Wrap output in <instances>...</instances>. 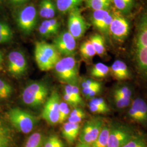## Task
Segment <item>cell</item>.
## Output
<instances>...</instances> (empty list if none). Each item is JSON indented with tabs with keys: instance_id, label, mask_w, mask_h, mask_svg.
<instances>
[{
	"instance_id": "cell-31",
	"label": "cell",
	"mask_w": 147,
	"mask_h": 147,
	"mask_svg": "<svg viewBox=\"0 0 147 147\" xmlns=\"http://www.w3.org/2000/svg\"><path fill=\"white\" fill-rule=\"evenodd\" d=\"M122 147H147V141L143 134L136 132L131 139Z\"/></svg>"
},
{
	"instance_id": "cell-6",
	"label": "cell",
	"mask_w": 147,
	"mask_h": 147,
	"mask_svg": "<svg viewBox=\"0 0 147 147\" xmlns=\"http://www.w3.org/2000/svg\"><path fill=\"white\" fill-rule=\"evenodd\" d=\"M8 118L18 131L25 134L31 132L38 122L36 116L18 107L11 109L8 113Z\"/></svg>"
},
{
	"instance_id": "cell-13",
	"label": "cell",
	"mask_w": 147,
	"mask_h": 147,
	"mask_svg": "<svg viewBox=\"0 0 147 147\" xmlns=\"http://www.w3.org/2000/svg\"><path fill=\"white\" fill-rule=\"evenodd\" d=\"M53 44L61 55L73 56L75 53L76 39L68 31L60 33L53 39Z\"/></svg>"
},
{
	"instance_id": "cell-34",
	"label": "cell",
	"mask_w": 147,
	"mask_h": 147,
	"mask_svg": "<svg viewBox=\"0 0 147 147\" xmlns=\"http://www.w3.org/2000/svg\"><path fill=\"white\" fill-rule=\"evenodd\" d=\"M112 100L113 104L116 107V109L118 110H123L127 107H129L132 100H127L119 96L118 95L112 93Z\"/></svg>"
},
{
	"instance_id": "cell-3",
	"label": "cell",
	"mask_w": 147,
	"mask_h": 147,
	"mask_svg": "<svg viewBox=\"0 0 147 147\" xmlns=\"http://www.w3.org/2000/svg\"><path fill=\"white\" fill-rule=\"evenodd\" d=\"M34 57L39 69L47 71L54 68L61 59V55L53 44L41 41L35 44Z\"/></svg>"
},
{
	"instance_id": "cell-8",
	"label": "cell",
	"mask_w": 147,
	"mask_h": 147,
	"mask_svg": "<svg viewBox=\"0 0 147 147\" xmlns=\"http://www.w3.org/2000/svg\"><path fill=\"white\" fill-rule=\"evenodd\" d=\"M105 123L104 119L101 117H94L86 121L81 127L79 142L92 146L99 135Z\"/></svg>"
},
{
	"instance_id": "cell-41",
	"label": "cell",
	"mask_w": 147,
	"mask_h": 147,
	"mask_svg": "<svg viewBox=\"0 0 147 147\" xmlns=\"http://www.w3.org/2000/svg\"><path fill=\"white\" fill-rule=\"evenodd\" d=\"M75 147H92V146L86 144V143H81V142H79L77 145Z\"/></svg>"
},
{
	"instance_id": "cell-35",
	"label": "cell",
	"mask_w": 147,
	"mask_h": 147,
	"mask_svg": "<svg viewBox=\"0 0 147 147\" xmlns=\"http://www.w3.org/2000/svg\"><path fill=\"white\" fill-rule=\"evenodd\" d=\"M102 84H99L87 88L82 89V94L86 99L90 100L100 93L102 90Z\"/></svg>"
},
{
	"instance_id": "cell-22",
	"label": "cell",
	"mask_w": 147,
	"mask_h": 147,
	"mask_svg": "<svg viewBox=\"0 0 147 147\" xmlns=\"http://www.w3.org/2000/svg\"><path fill=\"white\" fill-rule=\"evenodd\" d=\"M89 40L93 45L96 53L101 57L104 56L106 53L104 37L100 34L94 33L89 37Z\"/></svg>"
},
{
	"instance_id": "cell-30",
	"label": "cell",
	"mask_w": 147,
	"mask_h": 147,
	"mask_svg": "<svg viewBox=\"0 0 147 147\" xmlns=\"http://www.w3.org/2000/svg\"><path fill=\"white\" fill-rule=\"evenodd\" d=\"M44 137L41 132H34L27 139L23 147H42Z\"/></svg>"
},
{
	"instance_id": "cell-26",
	"label": "cell",
	"mask_w": 147,
	"mask_h": 147,
	"mask_svg": "<svg viewBox=\"0 0 147 147\" xmlns=\"http://www.w3.org/2000/svg\"><path fill=\"white\" fill-rule=\"evenodd\" d=\"M13 38V32L9 25L5 21H0V44L10 42Z\"/></svg>"
},
{
	"instance_id": "cell-4",
	"label": "cell",
	"mask_w": 147,
	"mask_h": 147,
	"mask_svg": "<svg viewBox=\"0 0 147 147\" xmlns=\"http://www.w3.org/2000/svg\"><path fill=\"white\" fill-rule=\"evenodd\" d=\"M14 19L19 30L24 35H30L34 30L38 22L36 6L27 3L16 8Z\"/></svg>"
},
{
	"instance_id": "cell-36",
	"label": "cell",
	"mask_w": 147,
	"mask_h": 147,
	"mask_svg": "<svg viewBox=\"0 0 147 147\" xmlns=\"http://www.w3.org/2000/svg\"><path fill=\"white\" fill-rule=\"evenodd\" d=\"M42 147H64V146L57 136L51 135L44 140Z\"/></svg>"
},
{
	"instance_id": "cell-38",
	"label": "cell",
	"mask_w": 147,
	"mask_h": 147,
	"mask_svg": "<svg viewBox=\"0 0 147 147\" xmlns=\"http://www.w3.org/2000/svg\"><path fill=\"white\" fill-rule=\"evenodd\" d=\"M88 106L90 111L95 114H104L107 113L110 111V108L103 107L97 104H95L90 101Z\"/></svg>"
},
{
	"instance_id": "cell-37",
	"label": "cell",
	"mask_w": 147,
	"mask_h": 147,
	"mask_svg": "<svg viewBox=\"0 0 147 147\" xmlns=\"http://www.w3.org/2000/svg\"><path fill=\"white\" fill-rule=\"evenodd\" d=\"M69 105L64 102H61L59 105V123H63L67 119H68L70 113V109Z\"/></svg>"
},
{
	"instance_id": "cell-33",
	"label": "cell",
	"mask_w": 147,
	"mask_h": 147,
	"mask_svg": "<svg viewBox=\"0 0 147 147\" xmlns=\"http://www.w3.org/2000/svg\"><path fill=\"white\" fill-rule=\"evenodd\" d=\"M13 92V89L11 84L0 78V100H5L11 97Z\"/></svg>"
},
{
	"instance_id": "cell-20",
	"label": "cell",
	"mask_w": 147,
	"mask_h": 147,
	"mask_svg": "<svg viewBox=\"0 0 147 147\" xmlns=\"http://www.w3.org/2000/svg\"><path fill=\"white\" fill-rule=\"evenodd\" d=\"M87 0H55L57 10L61 14H66L78 8Z\"/></svg>"
},
{
	"instance_id": "cell-11",
	"label": "cell",
	"mask_w": 147,
	"mask_h": 147,
	"mask_svg": "<svg viewBox=\"0 0 147 147\" xmlns=\"http://www.w3.org/2000/svg\"><path fill=\"white\" fill-rule=\"evenodd\" d=\"M7 67L9 73L16 78H20L26 73L28 63L24 53L20 50H14L8 55Z\"/></svg>"
},
{
	"instance_id": "cell-10",
	"label": "cell",
	"mask_w": 147,
	"mask_h": 147,
	"mask_svg": "<svg viewBox=\"0 0 147 147\" xmlns=\"http://www.w3.org/2000/svg\"><path fill=\"white\" fill-rule=\"evenodd\" d=\"M61 102L60 95L56 90L53 91L45 102L42 116L49 125H55L59 123Z\"/></svg>"
},
{
	"instance_id": "cell-43",
	"label": "cell",
	"mask_w": 147,
	"mask_h": 147,
	"mask_svg": "<svg viewBox=\"0 0 147 147\" xmlns=\"http://www.w3.org/2000/svg\"><path fill=\"white\" fill-rule=\"evenodd\" d=\"M2 61H3V55H2V53L0 51V65L2 62Z\"/></svg>"
},
{
	"instance_id": "cell-23",
	"label": "cell",
	"mask_w": 147,
	"mask_h": 147,
	"mask_svg": "<svg viewBox=\"0 0 147 147\" xmlns=\"http://www.w3.org/2000/svg\"><path fill=\"white\" fill-rule=\"evenodd\" d=\"M111 123L105 122L99 135L93 144L92 147H107L109 137L110 131Z\"/></svg>"
},
{
	"instance_id": "cell-16",
	"label": "cell",
	"mask_w": 147,
	"mask_h": 147,
	"mask_svg": "<svg viewBox=\"0 0 147 147\" xmlns=\"http://www.w3.org/2000/svg\"><path fill=\"white\" fill-rule=\"evenodd\" d=\"M60 28L59 21L56 19H46L41 23L38 28L39 33L43 38H50L56 36Z\"/></svg>"
},
{
	"instance_id": "cell-29",
	"label": "cell",
	"mask_w": 147,
	"mask_h": 147,
	"mask_svg": "<svg viewBox=\"0 0 147 147\" xmlns=\"http://www.w3.org/2000/svg\"><path fill=\"white\" fill-rule=\"evenodd\" d=\"M80 52L81 56L87 60L92 59L96 54L89 39L85 40L81 44L80 47Z\"/></svg>"
},
{
	"instance_id": "cell-7",
	"label": "cell",
	"mask_w": 147,
	"mask_h": 147,
	"mask_svg": "<svg viewBox=\"0 0 147 147\" xmlns=\"http://www.w3.org/2000/svg\"><path fill=\"white\" fill-rule=\"evenodd\" d=\"M107 147H122L136 134L131 126L120 122L110 123Z\"/></svg>"
},
{
	"instance_id": "cell-25",
	"label": "cell",
	"mask_w": 147,
	"mask_h": 147,
	"mask_svg": "<svg viewBox=\"0 0 147 147\" xmlns=\"http://www.w3.org/2000/svg\"><path fill=\"white\" fill-rule=\"evenodd\" d=\"M110 73V68L102 63H96L90 69V75L96 79H103Z\"/></svg>"
},
{
	"instance_id": "cell-27",
	"label": "cell",
	"mask_w": 147,
	"mask_h": 147,
	"mask_svg": "<svg viewBox=\"0 0 147 147\" xmlns=\"http://www.w3.org/2000/svg\"><path fill=\"white\" fill-rule=\"evenodd\" d=\"M112 93L118 95L121 98L127 100H132L133 89L129 84H119L113 89Z\"/></svg>"
},
{
	"instance_id": "cell-28",
	"label": "cell",
	"mask_w": 147,
	"mask_h": 147,
	"mask_svg": "<svg viewBox=\"0 0 147 147\" xmlns=\"http://www.w3.org/2000/svg\"><path fill=\"white\" fill-rule=\"evenodd\" d=\"M113 3L112 0H87L86 4L93 11L109 10Z\"/></svg>"
},
{
	"instance_id": "cell-19",
	"label": "cell",
	"mask_w": 147,
	"mask_h": 147,
	"mask_svg": "<svg viewBox=\"0 0 147 147\" xmlns=\"http://www.w3.org/2000/svg\"><path fill=\"white\" fill-rule=\"evenodd\" d=\"M132 106L139 116L140 124L147 125V103L141 98L138 97L132 100Z\"/></svg>"
},
{
	"instance_id": "cell-12",
	"label": "cell",
	"mask_w": 147,
	"mask_h": 147,
	"mask_svg": "<svg viewBox=\"0 0 147 147\" xmlns=\"http://www.w3.org/2000/svg\"><path fill=\"white\" fill-rule=\"evenodd\" d=\"M113 12L109 10L93 11L90 16V21L93 26L107 39L110 38V26L112 19Z\"/></svg>"
},
{
	"instance_id": "cell-39",
	"label": "cell",
	"mask_w": 147,
	"mask_h": 147,
	"mask_svg": "<svg viewBox=\"0 0 147 147\" xmlns=\"http://www.w3.org/2000/svg\"><path fill=\"white\" fill-rule=\"evenodd\" d=\"M100 82L92 79H85L81 82V88H87L99 84Z\"/></svg>"
},
{
	"instance_id": "cell-5",
	"label": "cell",
	"mask_w": 147,
	"mask_h": 147,
	"mask_svg": "<svg viewBox=\"0 0 147 147\" xmlns=\"http://www.w3.org/2000/svg\"><path fill=\"white\" fill-rule=\"evenodd\" d=\"M57 79L66 84H78L79 82V66L74 56L61 58L54 67Z\"/></svg>"
},
{
	"instance_id": "cell-42",
	"label": "cell",
	"mask_w": 147,
	"mask_h": 147,
	"mask_svg": "<svg viewBox=\"0 0 147 147\" xmlns=\"http://www.w3.org/2000/svg\"><path fill=\"white\" fill-rule=\"evenodd\" d=\"M5 2V0H0V11L2 10Z\"/></svg>"
},
{
	"instance_id": "cell-24",
	"label": "cell",
	"mask_w": 147,
	"mask_h": 147,
	"mask_svg": "<svg viewBox=\"0 0 147 147\" xmlns=\"http://www.w3.org/2000/svg\"><path fill=\"white\" fill-rule=\"evenodd\" d=\"M135 0H112L117 11L123 15L129 14L135 5Z\"/></svg>"
},
{
	"instance_id": "cell-32",
	"label": "cell",
	"mask_w": 147,
	"mask_h": 147,
	"mask_svg": "<svg viewBox=\"0 0 147 147\" xmlns=\"http://www.w3.org/2000/svg\"><path fill=\"white\" fill-rule=\"evenodd\" d=\"M86 117V114L84 110L81 107L74 108L70 112V115L68 118V121L74 123H79L82 122Z\"/></svg>"
},
{
	"instance_id": "cell-9",
	"label": "cell",
	"mask_w": 147,
	"mask_h": 147,
	"mask_svg": "<svg viewBox=\"0 0 147 147\" xmlns=\"http://www.w3.org/2000/svg\"><path fill=\"white\" fill-rule=\"evenodd\" d=\"M128 20L118 11L113 12L112 19L110 26V36L116 42H123L128 36L130 32Z\"/></svg>"
},
{
	"instance_id": "cell-15",
	"label": "cell",
	"mask_w": 147,
	"mask_h": 147,
	"mask_svg": "<svg viewBox=\"0 0 147 147\" xmlns=\"http://www.w3.org/2000/svg\"><path fill=\"white\" fill-rule=\"evenodd\" d=\"M110 68L111 75L118 81H124L131 78V74L126 63L121 60H116Z\"/></svg>"
},
{
	"instance_id": "cell-1",
	"label": "cell",
	"mask_w": 147,
	"mask_h": 147,
	"mask_svg": "<svg viewBox=\"0 0 147 147\" xmlns=\"http://www.w3.org/2000/svg\"><path fill=\"white\" fill-rule=\"evenodd\" d=\"M135 31L132 57L139 75L147 80V8L140 16Z\"/></svg>"
},
{
	"instance_id": "cell-18",
	"label": "cell",
	"mask_w": 147,
	"mask_h": 147,
	"mask_svg": "<svg viewBox=\"0 0 147 147\" xmlns=\"http://www.w3.org/2000/svg\"><path fill=\"white\" fill-rule=\"evenodd\" d=\"M56 6L53 0H41L39 3V14L45 19H53L56 13Z\"/></svg>"
},
{
	"instance_id": "cell-40",
	"label": "cell",
	"mask_w": 147,
	"mask_h": 147,
	"mask_svg": "<svg viewBox=\"0 0 147 147\" xmlns=\"http://www.w3.org/2000/svg\"><path fill=\"white\" fill-rule=\"evenodd\" d=\"M11 6L17 8L27 4L30 0H7Z\"/></svg>"
},
{
	"instance_id": "cell-17",
	"label": "cell",
	"mask_w": 147,
	"mask_h": 147,
	"mask_svg": "<svg viewBox=\"0 0 147 147\" xmlns=\"http://www.w3.org/2000/svg\"><path fill=\"white\" fill-rule=\"evenodd\" d=\"M81 126L79 123H65L61 129L63 137L70 143H73L79 135Z\"/></svg>"
},
{
	"instance_id": "cell-2",
	"label": "cell",
	"mask_w": 147,
	"mask_h": 147,
	"mask_svg": "<svg viewBox=\"0 0 147 147\" xmlns=\"http://www.w3.org/2000/svg\"><path fill=\"white\" fill-rule=\"evenodd\" d=\"M49 87L43 81L32 82L27 84L22 93V100L25 105L38 109L44 105L49 98Z\"/></svg>"
},
{
	"instance_id": "cell-14",
	"label": "cell",
	"mask_w": 147,
	"mask_h": 147,
	"mask_svg": "<svg viewBox=\"0 0 147 147\" xmlns=\"http://www.w3.org/2000/svg\"><path fill=\"white\" fill-rule=\"evenodd\" d=\"M88 26V24L81 15V11L78 8L69 13L68 32L76 40L84 36Z\"/></svg>"
},
{
	"instance_id": "cell-21",
	"label": "cell",
	"mask_w": 147,
	"mask_h": 147,
	"mask_svg": "<svg viewBox=\"0 0 147 147\" xmlns=\"http://www.w3.org/2000/svg\"><path fill=\"white\" fill-rule=\"evenodd\" d=\"M13 142L11 129L0 119V147H12Z\"/></svg>"
}]
</instances>
